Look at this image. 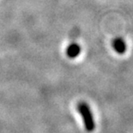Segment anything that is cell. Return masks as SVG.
<instances>
[{"instance_id": "1", "label": "cell", "mask_w": 133, "mask_h": 133, "mask_svg": "<svg viewBox=\"0 0 133 133\" xmlns=\"http://www.w3.org/2000/svg\"><path fill=\"white\" fill-rule=\"evenodd\" d=\"M77 110H78L79 113L81 114L82 120H83L85 129L87 131L91 132L94 131L95 129V122L94 118V115H92V110L88 105V104L86 102H79L77 105Z\"/></svg>"}, {"instance_id": "2", "label": "cell", "mask_w": 133, "mask_h": 133, "mask_svg": "<svg viewBox=\"0 0 133 133\" xmlns=\"http://www.w3.org/2000/svg\"><path fill=\"white\" fill-rule=\"evenodd\" d=\"M111 45H112L114 50L119 55H123L126 52L127 49L126 43L124 41V39H122L121 37H116V38H114L112 40V42H111Z\"/></svg>"}, {"instance_id": "3", "label": "cell", "mask_w": 133, "mask_h": 133, "mask_svg": "<svg viewBox=\"0 0 133 133\" xmlns=\"http://www.w3.org/2000/svg\"><path fill=\"white\" fill-rule=\"evenodd\" d=\"M81 46L78 43L73 42V43L69 44L68 47L66 48V54L68 55V57L71 58V59H74V58H76L81 54Z\"/></svg>"}]
</instances>
